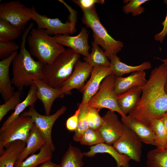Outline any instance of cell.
<instances>
[{
  "instance_id": "1",
  "label": "cell",
  "mask_w": 167,
  "mask_h": 167,
  "mask_svg": "<svg viewBox=\"0 0 167 167\" xmlns=\"http://www.w3.org/2000/svg\"><path fill=\"white\" fill-rule=\"evenodd\" d=\"M167 68L163 63L152 71L146 83L141 87L139 100L128 115L148 126L152 120L161 119L167 112Z\"/></svg>"
},
{
  "instance_id": "2",
  "label": "cell",
  "mask_w": 167,
  "mask_h": 167,
  "mask_svg": "<svg viewBox=\"0 0 167 167\" xmlns=\"http://www.w3.org/2000/svg\"><path fill=\"white\" fill-rule=\"evenodd\" d=\"M33 25V23H31L24 31L19 52L15 56L12 63V84L20 92L24 87L30 86L33 81L43 79L42 69L44 64L35 60L26 47L28 36Z\"/></svg>"
},
{
  "instance_id": "3",
  "label": "cell",
  "mask_w": 167,
  "mask_h": 167,
  "mask_svg": "<svg viewBox=\"0 0 167 167\" xmlns=\"http://www.w3.org/2000/svg\"><path fill=\"white\" fill-rule=\"evenodd\" d=\"M80 54L70 48L60 54L51 63L44 65L43 80L50 86L60 88L72 74Z\"/></svg>"
},
{
  "instance_id": "4",
  "label": "cell",
  "mask_w": 167,
  "mask_h": 167,
  "mask_svg": "<svg viewBox=\"0 0 167 167\" xmlns=\"http://www.w3.org/2000/svg\"><path fill=\"white\" fill-rule=\"evenodd\" d=\"M27 41L31 54L44 65L52 63L66 49L44 29L32 28Z\"/></svg>"
},
{
  "instance_id": "5",
  "label": "cell",
  "mask_w": 167,
  "mask_h": 167,
  "mask_svg": "<svg viewBox=\"0 0 167 167\" xmlns=\"http://www.w3.org/2000/svg\"><path fill=\"white\" fill-rule=\"evenodd\" d=\"M82 11V22L92 30L93 41L101 47L108 58L116 54L123 47V44L120 41L115 40L109 34L100 22L95 6Z\"/></svg>"
},
{
  "instance_id": "6",
  "label": "cell",
  "mask_w": 167,
  "mask_h": 167,
  "mask_svg": "<svg viewBox=\"0 0 167 167\" xmlns=\"http://www.w3.org/2000/svg\"><path fill=\"white\" fill-rule=\"evenodd\" d=\"M32 9L31 19L36 23L37 28L45 30L49 35L72 34L76 31L77 13L71 6L67 8L70 12L68 20L64 23L58 18H51L45 15L40 14L33 6Z\"/></svg>"
},
{
  "instance_id": "7",
  "label": "cell",
  "mask_w": 167,
  "mask_h": 167,
  "mask_svg": "<svg viewBox=\"0 0 167 167\" xmlns=\"http://www.w3.org/2000/svg\"><path fill=\"white\" fill-rule=\"evenodd\" d=\"M116 77L111 74L103 80L97 93L88 102V106L100 110L106 108L118 113L121 117L125 116L118 106L115 92Z\"/></svg>"
},
{
  "instance_id": "8",
  "label": "cell",
  "mask_w": 167,
  "mask_h": 167,
  "mask_svg": "<svg viewBox=\"0 0 167 167\" xmlns=\"http://www.w3.org/2000/svg\"><path fill=\"white\" fill-rule=\"evenodd\" d=\"M34 123L29 116L20 115L0 133V154L11 143L21 140L27 143Z\"/></svg>"
},
{
  "instance_id": "9",
  "label": "cell",
  "mask_w": 167,
  "mask_h": 167,
  "mask_svg": "<svg viewBox=\"0 0 167 167\" xmlns=\"http://www.w3.org/2000/svg\"><path fill=\"white\" fill-rule=\"evenodd\" d=\"M32 9L19 1H12L0 4V19L9 22L21 30L31 19Z\"/></svg>"
},
{
  "instance_id": "10",
  "label": "cell",
  "mask_w": 167,
  "mask_h": 167,
  "mask_svg": "<svg viewBox=\"0 0 167 167\" xmlns=\"http://www.w3.org/2000/svg\"><path fill=\"white\" fill-rule=\"evenodd\" d=\"M66 110V107L63 105L54 114L44 115L38 113L33 105L29 107L28 109L23 112L21 115L32 118L34 123L41 132L47 143L53 152L55 148L52 139V129L56 121Z\"/></svg>"
},
{
  "instance_id": "11",
  "label": "cell",
  "mask_w": 167,
  "mask_h": 167,
  "mask_svg": "<svg viewBox=\"0 0 167 167\" xmlns=\"http://www.w3.org/2000/svg\"><path fill=\"white\" fill-rule=\"evenodd\" d=\"M142 142L132 130L124 125L122 135L113 146L120 153L139 162L141 159Z\"/></svg>"
},
{
  "instance_id": "12",
  "label": "cell",
  "mask_w": 167,
  "mask_h": 167,
  "mask_svg": "<svg viewBox=\"0 0 167 167\" xmlns=\"http://www.w3.org/2000/svg\"><path fill=\"white\" fill-rule=\"evenodd\" d=\"M93 68L86 62L78 60L72 74L60 88L62 93L64 95H70L72 89L81 90L91 75Z\"/></svg>"
},
{
  "instance_id": "13",
  "label": "cell",
  "mask_w": 167,
  "mask_h": 167,
  "mask_svg": "<svg viewBox=\"0 0 167 167\" xmlns=\"http://www.w3.org/2000/svg\"><path fill=\"white\" fill-rule=\"evenodd\" d=\"M102 117L104 122L98 131L105 143L113 145L122 135L124 124L115 112L110 110Z\"/></svg>"
},
{
  "instance_id": "14",
  "label": "cell",
  "mask_w": 167,
  "mask_h": 167,
  "mask_svg": "<svg viewBox=\"0 0 167 167\" xmlns=\"http://www.w3.org/2000/svg\"><path fill=\"white\" fill-rule=\"evenodd\" d=\"M88 36V31L83 27L79 34L76 36L58 35L52 36V38L59 44L67 46L84 57H87L90 54Z\"/></svg>"
},
{
  "instance_id": "15",
  "label": "cell",
  "mask_w": 167,
  "mask_h": 167,
  "mask_svg": "<svg viewBox=\"0 0 167 167\" xmlns=\"http://www.w3.org/2000/svg\"><path fill=\"white\" fill-rule=\"evenodd\" d=\"M110 66H99L93 67L91 76L83 88L80 90L82 94L81 103L88 104L91 98L97 93L103 80L111 75Z\"/></svg>"
},
{
  "instance_id": "16",
  "label": "cell",
  "mask_w": 167,
  "mask_h": 167,
  "mask_svg": "<svg viewBox=\"0 0 167 167\" xmlns=\"http://www.w3.org/2000/svg\"><path fill=\"white\" fill-rule=\"evenodd\" d=\"M33 83L36 87L37 98L43 104L45 115H50L52 105L55 99L62 98L65 95L60 88L50 86L43 79L35 80Z\"/></svg>"
},
{
  "instance_id": "17",
  "label": "cell",
  "mask_w": 167,
  "mask_h": 167,
  "mask_svg": "<svg viewBox=\"0 0 167 167\" xmlns=\"http://www.w3.org/2000/svg\"><path fill=\"white\" fill-rule=\"evenodd\" d=\"M17 52H15L0 61V94L5 101L13 95L15 92L11 79L9 69Z\"/></svg>"
},
{
  "instance_id": "18",
  "label": "cell",
  "mask_w": 167,
  "mask_h": 167,
  "mask_svg": "<svg viewBox=\"0 0 167 167\" xmlns=\"http://www.w3.org/2000/svg\"><path fill=\"white\" fill-rule=\"evenodd\" d=\"M121 121L137 135L142 142L155 146V136L149 126L128 115L121 117Z\"/></svg>"
},
{
  "instance_id": "19",
  "label": "cell",
  "mask_w": 167,
  "mask_h": 167,
  "mask_svg": "<svg viewBox=\"0 0 167 167\" xmlns=\"http://www.w3.org/2000/svg\"><path fill=\"white\" fill-rule=\"evenodd\" d=\"M89 149L88 151L84 152V156L92 157L98 153H107L114 159L117 167H130L131 159L125 155L120 153L111 145L103 143L92 146Z\"/></svg>"
},
{
  "instance_id": "20",
  "label": "cell",
  "mask_w": 167,
  "mask_h": 167,
  "mask_svg": "<svg viewBox=\"0 0 167 167\" xmlns=\"http://www.w3.org/2000/svg\"><path fill=\"white\" fill-rule=\"evenodd\" d=\"M146 73L144 71L131 73L126 77H116L115 92L116 96L135 87H141L146 83Z\"/></svg>"
},
{
  "instance_id": "21",
  "label": "cell",
  "mask_w": 167,
  "mask_h": 167,
  "mask_svg": "<svg viewBox=\"0 0 167 167\" xmlns=\"http://www.w3.org/2000/svg\"><path fill=\"white\" fill-rule=\"evenodd\" d=\"M46 143L42 133L34 123L30 131L26 145L15 164L20 163L28 156L34 154L37 151L40 150Z\"/></svg>"
},
{
  "instance_id": "22",
  "label": "cell",
  "mask_w": 167,
  "mask_h": 167,
  "mask_svg": "<svg viewBox=\"0 0 167 167\" xmlns=\"http://www.w3.org/2000/svg\"><path fill=\"white\" fill-rule=\"evenodd\" d=\"M142 94L141 87H135L117 96L118 106L126 115L132 111L137 105Z\"/></svg>"
},
{
  "instance_id": "23",
  "label": "cell",
  "mask_w": 167,
  "mask_h": 167,
  "mask_svg": "<svg viewBox=\"0 0 167 167\" xmlns=\"http://www.w3.org/2000/svg\"><path fill=\"white\" fill-rule=\"evenodd\" d=\"M108 58L110 60V68L112 74L115 76L121 77L123 75L135 72L148 70L152 67L151 63L145 62L137 66H130L122 62L116 54H113Z\"/></svg>"
},
{
  "instance_id": "24",
  "label": "cell",
  "mask_w": 167,
  "mask_h": 167,
  "mask_svg": "<svg viewBox=\"0 0 167 167\" xmlns=\"http://www.w3.org/2000/svg\"><path fill=\"white\" fill-rule=\"evenodd\" d=\"M36 91V87L33 83L30 86L28 92L24 99L17 105L13 113L3 122L0 129V133L19 117L26 108L34 105L38 99Z\"/></svg>"
},
{
  "instance_id": "25",
  "label": "cell",
  "mask_w": 167,
  "mask_h": 167,
  "mask_svg": "<svg viewBox=\"0 0 167 167\" xmlns=\"http://www.w3.org/2000/svg\"><path fill=\"white\" fill-rule=\"evenodd\" d=\"M27 143L21 140L11 143L0 154V167H15Z\"/></svg>"
},
{
  "instance_id": "26",
  "label": "cell",
  "mask_w": 167,
  "mask_h": 167,
  "mask_svg": "<svg viewBox=\"0 0 167 167\" xmlns=\"http://www.w3.org/2000/svg\"><path fill=\"white\" fill-rule=\"evenodd\" d=\"M53 151L46 143L36 154H33L26 158L22 162L15 164V167H36L39 165L51 160Z\"/></svg>"
},
{
  "instance_id": "27",
  "label": "cell",
  "mask_w": 167,
  "mask_h": 167,
  "mask_svg": "<svg viewBox=\"0 0 167 167\" xmlns=\"http://www.w3.org/2000/svg\"><path fill=\"white\" fill-rule=\"evenodd\" d=\"M84 152L71 144L63 155L58 167H82Z\"/></svg>"
},
{
  "instance_id": "28",
  "label": "cell",
  "mask_w": 167,
  "mask_h": 167,
  "mask_svg": "<svg viewBox=\"0 0 167 167\" xmlns=\"http://www.w3.org/2000/svg\"><path fill=\"white\" fill-rule=\"evenodd\" d=\"M91 44V53L87 57H84V61L93 67L99 66H110V61L106 56L103 50L94 41L92 42Z\"/></svg>"
},
{
  "instance_id": "29",
  "label": "cell",
  "mask_w": 167,
  "mask_h": 167,
  "mask_svg": "<svg viewBox=\"0 0 167 167\" xmlns=\"http://www.w3.org/2000/svg\"><path fill=\"white\" fill-rule=\"evenodd\" d=\"M149 126L154 134L155 143L156 148L159 149L167 148V132L161 120H152Z\"/></svg>"
},
{
  "instance_id": "30",
  "label": "cell",
  "mask_w": 167,
  "mask_h": 167,
  "mask_svg": "<svg viewBox=\"0 0 167 167\" xmlns=\"http://www.w3.org/2000/svg\"><path fill=\"white\" fill-rule=\"evenodd\" d=\"M147 167H167V148H157L150 150L147 153Z\"/></svg>"
},
{
  "instance_id": "31",
  "label": "cell",
  "mask_w": 167,
  "mask_h": 167,
  "mask_svg": "<svg viewBox=\"0 0 167 167\" xmlns=\"http://www.w3.org/2000/svg\"><path fill=\"white\" fill-rule=\"evenodd\" d=\"M79 108L80 110L78 123L73 136V139L76 142L79 141L84 132L89 128L86 117L88 104L81 102Z\"/></svg>"
},
{
  "instance_id": "32",
  "label": "cell",
  "mask_w": 167,
  "mask_h": 167,
  "mask_svg": "<svg viewBox=\"0 0 167 167\" xmlns=\"http://www.w3.org/2000/svg\"><path fill=\"white\" fill-rule=\"evenodd\" d=\"M21 31L7 21L0 19V41H13L20 36Z\"/></svg>"
},
{
  "instance_id": "33",
  "label": "cell",
  "mask_w": 167,
  "mask_h": 167,
  "mask_svg": "<svg viewBox=\"0 0 167 167\" xmlns=\"http://www.w3.org/2000/svg\"><path fill=\"white\" fill-rule=\"evenodd\" d=\"M79 142L82 145L91 146L104 143L99 131L90 128L84 132Z\"/></svg>"
},
{
  "instance_id": "34",
  "label": "cell",
  "mask_w": 167,
  "mask_h": 167,
  "mask_svg": "<svg viewBox=\"0 0 167 167\" xmlns=\"http://www.w3.org/2000/svg\"><path fill=\"white\" fill-rule=\"evenodd\" d=\"M100 110L88 106L86 117L89 128L98 131L102 125L104 121L99 113Z\"/></svg>"
},
{
  "instance_id": "35",
  "label": "cell",
  "mask_w": 167,
  "mask_h": 167,
  "mask_svg": "<svg viewBox=\"0 0 167 167\" xmlns=\"http://www.w3.org/2000/svg\"><path fill=\"white\" fill-rule=\"evenodd\" d=\"M148 0H124L126 3L122 7L123 12L126 14L131 13L133 16H138L144 11V8L141 6Z\"/></svg>"
},
{
  "instance_id": "36",
  "label": "cell",
  "mask_w": 167,
  "mask_h": 167,
  "mask_svg": "<svg viewBox=\"0 0 167 167\" xmlns=\"http://www.w3.org/2000/svg\"><path fill=\"white\" fill-rule=\"evenodd\" d=\"M21 92H15L13 96L0 105V122L7 113L15 108L21 101Z\"/></svg>"
},
{
  "instance_id": "37",
  "label": "cell",
  "mask_w": 167,
  "mask_h": 167,
  "mask_svg": "<svg viewBox=\"0 0 167 167\" xmlns=\"http://www.w3.org/2000/svg\"><path fill=\"white\" fill-rule=\"evenodd\" d=\"M19 48L13 41H0V58L2 60L7 58L17 51Z\"/></svg>"
},
{
  "instance_id": "38",
  "label": "cell",
  "mask_w": 167,
  "mask_h": 167,
  "mask_svg": "<svg viewBox=\"0 0 167 167\" xmlns=\"http://www.w3.org/2000/svg\"><path fill=\"white\" fill-rule=\"evenodd\" d=\"M79 110V108H78L74 114L67 120L66 125L68 130L75 131L76 129L78 123Z\"/></svg>"
},
{
  "instance_id": "39",
  "label": "cell",
  "mask_w": 167,
  "mask_h": 167,
  "mask_svg": "<svg viewBox=\"0 0 167 167\" xmlns=\"http://www.w3.org/2000/svg\"><path fill=\"white\" fill-rule=\"evenodd\" d=\"M72 2L77 4L81 10L87 9L95 6V4H103L104 0H73Z\"/></svg>"
},
{
  "instance_id": "40",
  "label": "cell",
  "mask_w": 167,
  "mask_h": 167,
  "mask_svg": "<svg viewBox=\"0 0 167 167\" xmlns=\"http://www.w3.org/2000/svg\"><path fill=\"white\" fill-rule=\"evenodd\" d=\"M164 3L167 5V0L163 1ZM163 26V28L159 33L154 36V39L157 41H159L161 43L163 42L165 37L167 36V13L165 20L161 24Z\"/></svg>"
},
{
  "instance_id": "41",
  "label": "cell",
  "mask_w": 167,
  "mask_h": 167,
  "mask_svg": "<svg viewBox=\"0 0 167 167\" xmlns=\"http://www.w3.org/2000/svg\"><path fill=\"white\" fill-rule=\"evenodd\" d=\"M59 165L55 164L51 160L45 161L40 165L39 167H58Z\"/></svg>"
},
{
  "instance_id": "42",
  "label": "cell",
  "mask_w": 167,
  "mask_h": 167,
  "mask_svg": "<svg viewBox=\"0 0 167 167\" xmlns=\"http://www.w3.org/2000/svg\"><path fill=\"white\" fill-rule=\"evenodd\" d=\"M167 132V112L161 119Z\"/></svg>"
},
{
  "instance_id": "43",
  "label": "cell",
  "mask_w": 167,
  "mask_h": 167,
  "mask_svg": "<svg viewBox=\"0 0 167 167\" xmlns=\"http://www.w3.org/2000/svg\"><path fill=\"white\" fill-rule=\"evenodd\" d=\"M157 58L159 59L160 60H161V61L163 63H164L166 66V67L167 68V58L165 59H160L158 58ZM165 89L166 92L167 94V81H166V84L165 86Z\"/></svg>"
}]
</instances>
